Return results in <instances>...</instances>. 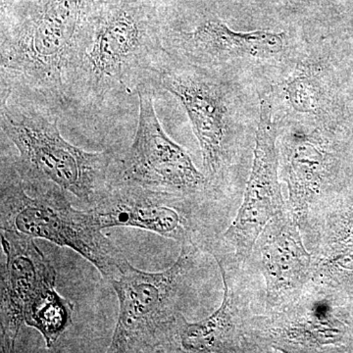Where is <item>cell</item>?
<instances>
[{
	"label": "cell",
	"mask_w": 353,
	"mask_h": 353,
	"mask_svg": "<svg viewBox=\"0 0 353 353\" xmlns=\"http://www.w3.org/2000/svg\"><path fill=\"white\" fill-rule=\"evenodd\" d=\"M164 27L150 0H95L72 101L101 106L118 94L152 87L168 52Z\"/></svg>",
	"instance_id": "1"
},
{
	"label": "cell",
	"mask_w": 353,
	"mask_h": 353,
	"mask_svg": "<svg viewBox=\"0 0 353 353\" xmlns=\"http://www.w3.org/2000/svg\"><path fill=\"white\" fill-rule=\"evenodd\" d=\"M95 0H43L1 31V94L67 105Z\"/></svg>",
	"instance_id": "2"
},
{
	"label": "cell",
	"mask_w": 353,
	"mask_h": 353,
	"mask_svg": "<svg viewBox=\"0 0 353 353\" xmlns=\"http://www.w3.org/2000/svg\"><path fill=\"white\" fill-rule=\"evenodd\" d=\"M51 108L1 95V131L19 153L13 167L24 182L57 188L92 208L108 192L115 153L88 152L70 143Z\"/></svg>",
	"instance_id": "3"
},
{
	"label": "cell",
	"mask_w": 353,
	"mask_h": 353,
	"mask_svg": "<svg viewBox=\"0 0 353 353\" xmlns=\"http://www.w3.org/2000/svg\"><path fill=\"white\" fill-rule=\"evenodd\" d=\"M0 229L71 248L97 269L106 282L128 260L102 231L90 209L79 210L57 188L24 182L12 163L2 160Z\"/></svg>",
	"instance_id": "4"
},
{
	"label": "cell",
	"mask_w": 353,
	"mask_h": 353,
	"mask_svg": "<svg viewBox=\"0 0 353 353\" xmlns=\"http://www.w3.org/2000/svg\"><path fill=\"white\" fill-rule=\"evenodd\" d=\"M175 263L145 272L128 261L109 281L119 301V314L108 352H173L179 301L196 266L201 248L183 245Z\"/></svg>",
	"instance_id": "5"
},
{
	"label": "cell",
	"mask_w": 353,
	"mask_h": 353,
	"mask_svg": "<svg viewBox=\"0 0 353 353\" xmlns=\"http://www.w3.org/2000/svg\"><path fill=\"white\" fill-rule=\"evenodd\" d=\"M138 94L139 112L134 141L124 157H116L110 185H131L204 201L215 199L218 192L208 176L160 124L152 88H141Z\"/></svg>",
	"instance_id": "6"
},
{
	"label": "cell",
	"mask_w": 353,
	"mask_h": 353,
	"mask_svg": "<svg viewBox=\"0 0 353 353\" xmlns=\"http://www.w3.org/2000/svg\"><path fill=\"white\" fill-rule=\"evenodd\" d=\"M279 129L270 102H260L252 170L236 217L221 236H212L203 250L218 266L238 271L252 256L253 248L267 223L285 209L280 185Z\"/></svg>",
	"instance_id": "7"
},
{
	"label": "cell",
	"mask_w": 353,
	"mask_h": 353,
	"mask_svg": "<svg viewBox=\"0 0 353 353\" xmlns=\"http://www.w3.org/2000/svg\"><path fill=\"white\" fill-rule=\"evenodd\" d=\"M155 83L185 109L202 155L203 173L220 192L234 152L233 116L226 88L197 65L181 64L166 57Z\"/></svg>",
	"instance_id": "8"
},
{
	"label": "cell",
	"mask_w": 353,
	"mask_h": 353,
	"mask_svg": "<svg viewBox=\"0 0 353 353\" xmlns=\"http://www.w3.org/2000/svg\"><path fill=\"white\" fill-rule=\"evenodd\" d=\"M333 290L310 281L284 307L250 316L245 352H321L339 345L347 328L334 310Z\"/></svg>",
	"instance_id": "9"
},
{
	"label": "cell",
	"mask_w": 353,
	"mask_h": 353,
	"mask_svg": "<svg viewBox=\"0 0 353 353\" xmlns=\"http://www.w3.org/2000/svg\"><path fill=\"white\" fill-rule=\"evenodd\" d=\"M208 203L192 197L115 185L90 209L103 230L137 228L202 250L212 236L204 220L203 208Z\"/></svg>",
	"instance_id": "10"
},
{
	"label": "cell",
	"mask_w": 353,
	"mask_h": 353,
	"mask_svg": "<svg viewBox=\"0 0 353 353\" xmlns=\"http://www.w3.org/2000/svg\"><path fill=\"white\" fill-rule=\"evenodd\" d=\"M278 148L282 178L288 188L285 208L303 233L311 211L328 199L336 157L321 128H294L283 134Z\"/></svg>",
	"instance_id": "11"
},
{
	"label": "cell",
	"mask_w": 353,
	"mask_h": 353,
	"mask_svg": "<svg viewBox=\"0 0 353 353\" xmlns=\"http://www.w3.org/2000/svg\"><path fill=\"white\" fill-rule=\"evenodd\" d=\"M252 254L265 281V311L284 307L312 278L313 256L296 219L285 209L269 221Z\"/></svg>",
	"instance_id": "12"
},
{
	"label": "cell",
	"mask_w": 353,
	"mask_h": 353,
	"mask_svg": "<svg viewBox=\"0 0 353 353\" xmlns=\"http://www.w3.org/2000/svg\"><path fill=\"white\" fill-rule=\"evenodd\" d=\"M0 236L6 257L1 265V352H11L25 323L26 308L43 290L55 285L57 273L34 239L6 229H0Z\"/></svg>",
	"instance_id": "13"
},
{
	"label": "cell",
	"mask_w": 353,
	"mask_h": 353,
	"mask_svg": "<svg viewBox=\"0 0 353 353\" xmlns=\"http://www.w3.org/2000/svg\"><path fill=\"white\" fill-rule=\"evenodd\" d=\"M172 41L192 64L208 67L236 60H268L287 46L285 32L271 30L238 32L220 19H206L192 31L174 34Z\"/></svg>",
	"instance_id": "14"
},
{
	"label": "cell",
	"mask_w": 353,
	"mask_h": 353,
	"mask_svg": "<svg viewBox=\"0 0 353 353\" xmlns=\"http://www.w3.org/2000/svg\"><path fill=\"white\" fill-rule=\"evenodd\" d=\"M223 297L219 307L205 319L189 322L183 313L176 320L173 352L192 353L245 352V315L231 274L219 267Z\"/></svg>",
	"instance_id": "15"
},
{
	"label": "cell",
	"mask_w": 353,
	"mask_h": 353,
	"mask_svg": "<svg viewBox=\"0 0 353 353\" xmlns=\"http://www.w3.org/2000/svg\"><path fill=\"white\" fill-rule=\"evenodd\" d=\"M74 304L60 296L55 285L43 290L26 308L24 321L41 334L51 348L71 325Z\"/></svg>",
	"instance_id": "16"
},
{
	"label": "cell",
	"mask_w": 353,
	"mask_h": 353,
	"mask_svg": "<svg viewBox=\"0 0 353 353\" xmlns=\"http://www.w3.org/2000/svg\"><path fill=\"white\" fill-rule=\"evenodd\" d=\"M285 102L294 112L319 118L326 101V85L321 66L303 62L282 85Z\"/></svg>",
	"instance_id": "17"
},
{
	"label": "cell",
	"mask_w": 353,
	"mask_h": 353,
	"mask_svg": "<svg viewBox=\"0 0 353 353\" xmlns=\"http://www.w3.org/2000/svg\"><path fill=\"white\" fill-rule=\"evenodd\" d=\"M43 1V0H0L1 31L19 22Z\"/></svg>",
	"instance_id": "18"
}]
</instances>
